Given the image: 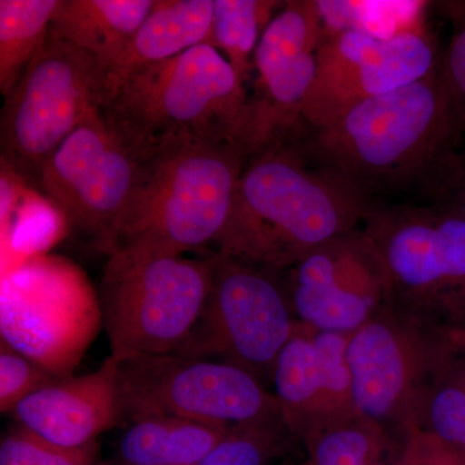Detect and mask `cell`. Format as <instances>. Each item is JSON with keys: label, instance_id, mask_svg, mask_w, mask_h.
<instances>
[{"label": "cell", "instance_id": "cb8c5ba5", "mask_svg": "<svg viewBox=\"0 0 465 465\" xmlns=\"http://www.w3.org/2000/svg\"><path fill=\"white\" fill-rule=\"evenodd\" d=\"M415 430L436 437L465 459V358L457 349L425 391Z\"/></svg>", "mask_w": 465, "mask_h": 465}, {"label": "cell", "instance_id": "9a60e30c", "mask_svg": "<svg viewBox=\"0 0 465 465\" xmlns=\"http://www.w3.org/2000/svg\"><path fill=\"white\" fill-rule=\"evenodd\" d=\"M327 36L314 0L284 3L265 27L253 54L258 92L251 97V154L287 136L302 119Z\"/></svg>", "mask_w": 465, "mask_h": 465}, {"label": "cell", "instance_id": "603a6c76", "mask_svg": "<svg viewBox=\"0 0 465 465\" xmlns=\"http://www.w3.org/2000/svg\"><path fill=\"white\" fill-rule=\"evenodd\" d=\"M281 3L264 0H213V17L207 45L226 58L242 84L253 72V54L265 27Z\"/></svg>", "mask_w": 465, "mask_h": 465}, {"label": "cell", "instance_id": "f1b7e54d", "mask_svg": "<svg viewBox=\"0 0 465 465\" xmlns=\"http://www.w3.org/2000/svg\"><path fill=\"white\" fill-rule=\"evenodd\" d=\"M396 465H465V459L436 437L415 430L401 443Z\"/></svg>", "mask_w": 465, "mask_h": 465}, {"label": "cell", "instance_id": "52a82bcc", "mask_svg": "<svg viewBox=\"0 0 465 465\" xmlns=\"http://www.w3.org/2000/svg\"><path fill=\"white\" fill-rule=\"evenodd\" d=\"M206 259V302L176 353L229 363L272 382L275 361L298 324L282 273L216 251Z\"/></svg>", "mask_w": 465, "mask_h": 465}, {"label": "cell", "instance_id": "7a4b0ae2", "mask_svg": "<svg viewBox=\"0 0 465 465\" xmlns=\"http://www.w3.org/2000/svg\"><path fill=\"white\" fill-rule=\"evenodd\" d=\"M250 154L242 143L188 139L140 155L133 197L106 255L179 258L215 244Z\"/></svg>", "mask_w": 465, "mask_h": 465}, {"label": "cell", "instance_id": "ffe728a7", "mask_svg": "<svg viewBox=\"0 0 465 465\" xmlns=\"http://www.w3.org/2000/svg\"><path fill=\"white\" fill-rule=\"evenodd\" d=\"M229 427L177 418L133 421L116 449L119 465H198Z\"/></svg>", "mask_w": 465, "mask_h": 465}, {"label": "cell", "instance_id": "8fae6325", "mask_svg": "<svg viewBox=\"0 0 465 465\" xmlns=\"http://www.w3.org/2000/svg\"><path fill=\"white\" fill-rule=\"evenodd\" d=\"M362 229L385 266L391 300L442 323L465 292V220L442 207H372Z\"/></svg>", "mask_w": 465, "mask_h": 465}, {"label": "cell", "instance_id": "4dcf8cb0", "mask_svg": "<svg viewBox=\"0 0 465 465\" xmlns=\"http://www.w3.org/2000/svg\"><path fill=\"white\" fill-rule=\"evenodd\" d=\"M442 323L458 353L465 358V292L450 302Z\"/></svg>", "mask_w": 465, "mask_h": 465}, {"label": "cell", "instance_id": "d6986e66", "mask_svg": "<svg viewBox=\"0 0 465 465\" xmlns=\"http://www.w3.org/2000/svg\"><path fill=\"white\" fill-rule=\"evenodd\" d=\"M154 5L155 0H63L51 30L96 58L104 74Z\"/></svg>", "mask_w": 465, "mask_h": 465}, {"label": "cell", "instance_id": "4fadbf2b", "mask_svg": "<svg viewBox=\"0 0 465 465\" xmlns=\"http://www.w3.org/2000/svg\"><path fill=\"white\" fill-rule=\"evenodd\" d=\"M439 65L432 39L420 27L390 35L358 29L332 34L318 54L302 119L314 133L323 130L358 104L412 84Z\"/></svg>", "mask_w": 465, "mask_h": 465}, {"label": "cell", "instance_id": "44dd1931", "mask_svg": "<svg viewBox=\"0 0 465 465\" xmlns=\"http://www.w3.org/2000/svg\"><path fill=\"white\" fill-rule=\"evenodd\" d=\"M63 0H0V92L11 96L47 41Z\"/></svg>", "mask_w": 465, "mask_h": 465}, {"label": "cell", "instance_id": "3957f363", "mask_svg": "<svg viewBox=\"0 0 465 465\" xmlns=\"http://www.w3.org/2000/svg\"><path fill=\"white\" fill-rule=\"evenodd\" d=\"M464 133L439 65L412 84L358 104L316 131L305 146L369 193L372 186L440 174Z\"/></svg>", "mask_w": 465, "mask_h": 465}, {"label": "cell", "instance_id": "e0dca14e", "mask_svg": "<svg viewBox=\"0 0 465 465\" xmlns=\"http://www.w3.org/2000/svg\"><path fill=\"white\" fill-rule=\"evenodd\" d=\"M21 427L64 448H84L124 420L118 361L112 356L96 371L54 379L24 400L11 414Z\"/></svg>", "mask_w": 465, "mask_h": 465}, {"label": "cell", "instance_id": "83f0119b", "mask_svg": "<svg viewBox=\"0 0 465 465\" xmlns=\"http://www.w3.org/2000/svg\"><path fill=\"white\" fill-rule=\"evenodd\" d=\"M439 7L451 24L449 45L440 63V73L465 122V0L440 2Z\"/></svg>", "mask_w": 465, "mask_h": 465}, {"label": "cell", "instance_id": "277c9868", "mask_svg": "<svg viewBox=\"0 0 465 465\" xmlns=\"http://www.w3.org/2000/svg\"><path fill=\"white\" fill-rule=\"evenodd\" d=\"M99 110L137 157L188 139L238 142L251 153L246 85L207 43L125 75L103 92Z\"/></svg>", "mask_w": 465, "mask_h": 465}, {"label": "cell", "instance_id": "ac0fdd59", "mask_svg": "<svg viewBox=\"0 0 465 465\" xmlns=\"http://www.w3.org/2000/svg\"><path fill=\"white\" fill-rule=\"evenodd\" d=\"M213 17V0H155L121 56L104 73L101 94L134 70L207 43Z\"/></svg>", "mask_w": 465, "mask_h": 465}, {"label": "cell", "instance_id": "7c38bea8", "mask_svg": "<svg viewBox=\"0 0 465 465\" xmlns=\"http://www.w3.org/2000/svg\"><path fill=\"white\" fill-rule=\"evenodd\" d=\"M137 173L139 157L97 110L45 162L38 182L67 225L106 255Z\"/></svg>", "mask_w": 465, "mask_h": 465}, {"label": "cell", "instance_id": "7402d4cb", "mask_svg": "<svg viewBox=\"0 0 465 465\" xmlns=\"http://www.w3.org/2000/svg\"><path fill=\"white\" fill-rule=\"evenodd\" d=\"M298 465H396L401 443L358 414L321 428L302 440Z\"/></svg>", "mask_w": 465, "mask_h": 465}, {"label": "cell", "instance_id": "8992f818", "mask_svg": "<svg viewBox=\"0 0 465 465\" xmlns=\"http://www.w3.org/2000/svg\"><path fill=\"white\" fill-rule=\"evenodd\" d=\"M454 351L442 323L391 300L348 336L357 411L402 443L415 430L425 391Z\"/></svg>", "mask_w": 465, "mask_h": 465}, {"label": "cell", "instance_id": "f546056e", "mask_svg": "<svg viewBox=\"0 0 465 465\" xmlns=\"http://www.w3.org/2000/svg\"><path fill=\"white\" fill-rule=\"evenodd\" d=\"M442 194L445 204L442 208L465 220V153L450 157L440 171Z\"/></svg>", "mask_w": 465, "mask_h": 465}, {"label": "cell", "instance_id": "5bb4252c", "mask_svg": "<svg viewBox=\"0 0 465 465\" xmlns=\"http://www.w3.org/2000/svg\"><path fill=\"white\" fill-rule=\"evenodd\" d=\"M299 323L351 335L391 300L385 266L362 228L327 242L284 272Z\"/></svg>", "mask_w": 465, "mask_h": 465}, {"label": "cell", "instance_id": "5b68a950", "mask_svg": "<svg viewBox=\"0 0 465 465\" xmlns=\"http://www.w3.org/2000/svg\"><path fill=\"white\" fill-rule=\"evenodd\" d=\"M100 302L115 360L176 353L200 320L211 272L206 256L139 255L113 251Z\"/></svg>", "mask_w": 465, "mask_h": 465}, {"label": "cell", "instance_id": "2e32d148", "mask_svg": "<svg viewBox=\"0 0 465 465\" xmlns=\"http://www.w3.org/2000/svg\"><path fill=\"white\" fill-rule=\"evenodd\" d=\"M347 348L348 335L298 322L275 361L273 394L299 443L321 428L358 414Z\"/></svg>", "mask_w": 465, "mask_h": 465}, {"label": "cell", "instance_id": "484cf974", "mask_svg": "<svg viewBox=\"0 0 465 465\" xmlns=\"http://www.w3.org/2000/svg\"><path fill=\"white\" fill-rule=\"evenodd\" d=\"M96 454L97 442L84 448H64L17 423L0 442V465H94Z\"/></svg>", "mask_w": 465, "mask_h": 465}, {"label": "cell", "instance_id": "4316f807", "mask_svg": "<svg viewBox=\"0 0 465 465\" xmlns=\"http://www.w3.org/2000/svg\"><path fill=\"white\" fill-rule=\"evenodd\" d=\"M57 379L20 351L0 342V412L12 414L24 400Z\"/></svg>", "mask_w": 465, "mask_h": 465}, {"label": "cell", "instance_id": "1f68e13d", "mask_svg": "<svg viewBox=\"0 0 465 465\" xmlns=\"http://www.w3.org/2000/svg\"><path fill=\"white\" fill-rule=\"evenodd\" d=\"M281 465H293V464H289V463H282Z\"/></svg>", "mask_w": 465, "mask_h": 465}, {"label": "cell", "instance_id": "6da1fadb", "mask_svg": "<svg viewBox=\"0 0 465 465\" xmlns=\"http://www.w3.org/2000/svg\"><path fill=\"white\" fill-rule=\"evenodd\" d=\"M367 192L289 134L250 154L216 252L284 273L327 242L362 228Z\"/></svg>", "mask_w": 465, "mask_h": 465}, {"label": "cell", "instance_id": "30bf717a", "mask_svg": "<svg viewBox=\"0 0 465 465\" xmlns=\"http://www.w3.org/2000/svg\"><path fill=\"white\" fill-rule=\"evenodd\" d=\"M118 361L124 420L177 418L197 423H244L280 411L264 382L240 367L183 354Z\"/></svg>", "mask_w": 465, "mask_h": 465}, {"label": "cell", "instance_id": "9c48e42d", "mask_svg": "<svg viewBox=\"0 0 465 465\" xmlns=\"http://www.w3.org/2000/svg\"><path fill=\"white\" fill-rule=\"evenodd\" d=\"M96 58L50 32L2 112L3 158L38 179L45 162L99 110Z\"/></svg>", "mask_w": 465, "mask_h": 465}, {"label": "cell", "instance_id": "ba28073f", "mask_svg": "<svg viewBox=\"0 0 465 465\" xmlns=\"http://www.w3.org/2000/svg\"><path fill=\"white\" fill-rule=\"evenodd\" d=\"M2 342L56 378L72 375L104 327L99 293L65 258L36 255L3 280Z\"/></svg>", "mask_w": 465, "mask_h": 465}, {"label": "cell", "instance_id": "d4e9b609", "mask_svg": "<svg viewBox=\"0 0 465 465\" xmlns=\"http://www.w3.org/2000/svg\"><path fill=\"white\" fill-rule=\"evenodd\" d=\"M298 440L281 411L231 425L198 465H274Z\"/></svg>", "mask_w": 465, "mask_h": 465}]
</instances>
